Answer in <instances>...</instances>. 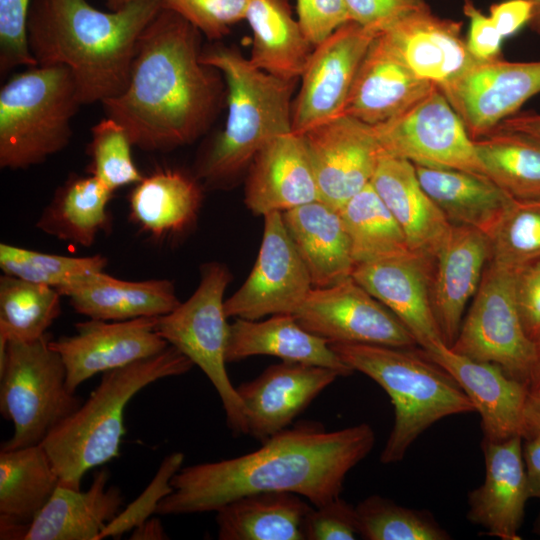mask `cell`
I'll return each instance as SVG.
<instances>
[{"label": "cell", "mask_w": 540, "mask_h": 540, "mask_svg": "<svg viewBox=\"0 0 540 540\" xmlns=\"http://www.w3.org/2000/svg\"><path fill=\"white\" fill-rule=\"evenodd\" d=\"M375 439L367 423L328 431L317 422H300L251 453L181 468L156 513L217 511L259 492L295 493L323 506L340 497L347 474L370 453Z\"/></svg>", "instance_id": "6da1fadb"}, {"label": "cell", "mask_w": 540, "mask_h": 540, "mask_svg": "<svg viewBox=\"0 0 540 540\" xmlns=\"http://www.w3.org/2000/svg\"><path fill=\"white\" fill-rule=\"evenodd\" d=\"M201 32L161 8L141 33L128 84L101 104L133 146L168 152L210 128L225 96L224 78L201 62Z\"/></svg>", "instance_id": "7a4b0ae2"}, {"label": "cell", "mask_w": 540, "mask_h": 540, "mask_svg": "<svg viewBox=\"0 0 540 540\" xmlns=\"http://www.w3.org/2000/svg\"><path fill=\"white\" fill-rule=\"evenodd\" d=\"M161 8V0L110 11L87 0H32L29 49L37 65L72 73L82 105L102 103L127 86L139 37Z\"/></svg>", "instance_id": "3957f363"}, {"label": "cell", "mask_w": 540, "mask_h": 540, "mask_svg": "<svg viewBox=\"0 0 540 540\" xmlns=\"http://www.w3.org/2000/svg\"><path fill=\"white\" fill-rule=\"evenodd\" d=\"M201 62L222 74L228 114L224 129L197 158L193 174L206 187L226 188L271 139L292 131L298 80L265 72L237 49L219 43L202 49Z\"/></svg>", "instance_id": "277c9868"}, {"label": "cell", "mask_w": 540, "mask_h": 540, "mask_svg": "<svg viewBox=\"0 0 540 540\" xmlns=\"http://www.w3.org/2000/svg\"><path fill=\"white\" fill-rule=\"evenodd\" d=\"M192 367L184 354L169 345L156 355L103 373L89 398L41 443L60 484L80 489L89 470L118 457L130 400L153 382L183 375Z\"/></svg>", "instance_id": "5b68a950"}, {"label": "cell", "mask_w": 540, "mask_h": 540, "mask_svg": "<svg viewBox=\"0 0 540 540\" xmlns=\"http://www.w3.org/2000/svg\"><path fill=\"white\" fill-rule=\"evenodd\" d=\"M353 370L374 380L390 397L394 425L380 454L383 464L401 461L417 438L437 421L475 408L458 382L414 348L332 343Z\"/></svg>", "instance_id": "8992f818"}, {"label": "cell", "mask_w": 540, "mask_h": 540, "mask_svg": "<svg viewBox=\"0 0 540 540\" xmlns=\"http://www.w3.org/2000/svg\"><path fill=\"white\" fill-rule=\"evenodd\" d=\"M82 105L64 66L28 67L0 90V167L27 169L62 151Z\"/></svg>", "instance_id": "52a82bcc"}, {"label": "cell", "mask_w": 540, "mask_h": 540, "mask_svg": "<svg viewBox=\"0 0 540 540\" xmlns=\"http://www.w3.org/2000/svg\"><path fill=\"white\" fill-rule=\"evenodd\" d=\"M50 341L45 335L7 342L0 358V412L14 429L1 450L41 444L82 404L67 387L64 362Z\"/></svg>", "instance_id": "ba28073f"}, {"label": "cell", "mask_w": 540, "mask_h": 540, "mask_svg": "<svg viewBox=\"0 0 540 540\" xmlns=\"http://www.w3.org/2000/svg\"><path fill=\"white\" fill-rule=\"evenodd\" d=\"M231 279L225 264L203 263L196 290L173 311L158 317L157 330L208 377L220 397L229 429L239 436L247 434L244 407L226 370L230 324L224 293Z\"/></svg>", "instance_id": "9c48e42d"}, {"label": "cell", "mask_w": 540, "mask_h": 540, "mask_svg": "<svg viewBox=\"0 0 540 540\" xmlns=\"http://www.w3.org/2000/svg\"><path fill=\"white\" fill-rule=\"evenodd\" d=\"M450 348L473 360L495 364L527 386L533 362V341L520 317L514 271L488 261Z\"/></svg>", "instance_id": "30bf717a"}, {"label": "cell", "mask_w": 540, "mask_h": 540, "mask_svg": "<svg viewBox=\"0 0 540 540\" xmlns=\"http://www.w3.org/2000/svg\"><path fill=\"white\" fill-rule=\"evenodd\" d=\"M373 129L386 155L414 165L486 176L474 140L438 87L403 113Z\"/></svg>", "instance_id": "8fae6325"}, {"label": "cell", "mask_w": 540, "mask_h": 540, "mask_svg": "<svg viewBox=\"0 0 540 540\" xmlns=\"http://www.w3.org/2000/svg\"><path fill=\"white\" fill-rule=\"evenodd\" d=\"M292 315L329 344L418 346L404 324L352 276L328 287H313Z\"/></svg>", "instance_id": "7c38bea8"}, {"label": "cell", "mask_w": 540, "mask_h": 540, "mask_svg": "<svg viewBox=\"0 0 540 540\" xmlns=\"http://www.w3.org/2000/svg\"><path fill=\"white\" fill-rule=\"evenodd\" d=\"M379 33L349 21L314 47L293 100L294 133L302 135L343 113L358 68Z\"/></svg>", "instance_id": "4fadbf2b"}, {"label": "cell", "mask_w": 540, "mask_h": 540, "mask_svg": "<svg viewBox=\"0 0 540 540\" xmlns=\"http://www.w3.org/2000/svg\"><path fill=\"white\" fill-rule=\"evenodd\" d=\"M263 217L262 242L254 266L241 287L225 300L228 318L259 320L268 315H292L313 288L282 213Z\"/></svg>", "instance_id": "5bb4252c"}, {"label": "cell", "mask_w": 540, "mask_h": 540, "mask_svg": "<svg viewBox=\"0 0 540 540\" xmlns=\"http://www.w3.org/2000/svg\"><path fill=\"white\" fill-rule=\"evenodd\" d=\"M320 201L339 211L371 183L383 154L373 126L340 114L302 134Z\"/></svg>", "instance_id": "9a60e30c"}, {"label": "cell", "mask_w": 540, "mask_h": 540, "mask_svg": "<svg viewBox=\"0 0 540 540\" xmlns=\"http://www.w3.org/2000/svg\"><path fill=\"white\" fill-rule=\"evenodd\" d=\"M158 317L124 321L89 319L75 325L76 333L50 341L61 356L69 390L98 373L151 357L169 344L157 330Z\"/></svg>", "instance_id": "2e32d148"}, {"label": "cell", "mask_w": 540, "mask_h": 540, "mask_svg": "<svg viewBox=\"0 0 540 540\" xmlns=\"http://www.w3.org/2000/svg\"><path fill=\"white\" fill-rule=\"evenodd\" d=\"M477 140L493 132L540 93V61L509 62L502 59L478 63L461 79L441 90Z\"/></svg>", "instance_id": "e0dca14e"}, {"label": "cell", "mask_w": 540, "mask_h": 540, "mask_svg": "<svg viewBox=\"0 0 540 540\" xmlns=\"http://www.w3.org/2000/svg\"><path fill=\"white\" fill-rule=\"evenodd\" d=\"M341 375L328 367L286 362L267 367L237 392L244 407L247 434L264 442L292 421Z\"/></svg>", "instance_id": "ac0fdd59"}, {"label": "cell", "mask_w": 540, "mask_h": 540, "mask_svg": "<svg viewBox=\"0 0 540 540\" xmlns=\"http://www.w3.org/2000/svg\"><path fill=\"white\" fill-rule=\"evenodd\" d=\"M382 36L420 78L445 90L477 62L461 34V23L436 16L427 5L385 27Z\"/></svg>", "instance_id": "d6986e66"}, {"label": "cell", "mask_w": 540, "mask_h": 540, "mask_svg": "<svg viewBox=\"0 0 540 540\" xmlns=\"http://www.w3.org/2000/svg\"><path fill=\"white\" fill-rule=\"evenodd\" d=\"M433 259L410 254L355 265L352 277L386 306L423 351L444 344L431 305Z\"/></svg>", "instance_id": "ffe728a7"}, {"label": "cell", "mask_w": 540, "mask_h": 540, "mask_svg": "<svg viewBox=\"0 0 540 540\" xmlns=\"http://www.w3.org/2000/svg\"><path fill=\"white\" fill-rule=\"evenodd\" d=\"M423 352L445 369L466 393L481 417L483 440L524 437L529 397L525 384L508 376L499 366L460 355L445 344Z\"/></svg>", "instance_id": "44dd1931"}, {"label": "cell", "mask_w": 540, "mask_h": 540, "mask_svg": "<svg viewBox=\"0 0 540 540\" xmlns=\"http://www.w3.org/2000/svg\"><path fill=\"white\" fill-rule=\"evenodd\" d=\"M490 254V239L485 233L452 225L433 259L431 305L448 347L459 333L466 306L479 288Z\"/></svg>", "instance_id": "7402d4cb"}, {"label": "cell", "mask_w": 540, "mask_h": 540, "mask_svg": "<svg viewBox=\"0 0 540 540\" xmlns=\"http://www.w3.org/2000/svg\"><path fill=\"white\" fill-rule=\"evenodd\" d=\"M484 482L468 495V520L487 535L501 540H520L525 506L530 498L523 438L482 441Z\"/></svg>", "instance_id": "603a6c76"}, {"label": "cell", "mask_w": 540, "mask_h": 540, "mask_svg": "<svg viewBox=\"0 0 540 540\" xmlns=\"http://www.w3.org/2000/svg\"><path fill=\"white\" fill-rule=\"evenodd\" d=\"M247 170L244 202L255 215L283 213L320 200L303 136L293 131L271 139Z\"/></svg>", "instance_id": "cb8c5ba5"}, {"label": "cell", "mask_w": 540, "mask_h": 540, "mask_svg": "<svg viewBox=\"0 0 540 540\" xmlns=\"http://www.w3.org/2000/svg\"><path fill=\"white\" fill-rule=\"evenodd\" d=\"M435 87L418 77L379 33L358 68L342 114L377 126L403 113Z\"/></svg>", "instance_id": "d4e9b609"}, {"label": "cell", "mask_w": 540, "mask_h": 540, "mask_svg": "<svg viewBox=\"0 0 540 540\" xmlns=\"http://www.w3.org/2000/svg\"><path fill=\"white\" fill-rule=\"evenodd\" d=\"M370 184L401 227L411 251L434 259L452 224L422 188L415 165L383 153Z\"/></svg>", "instance_id": "484cf974"}, {"label": "cell", "mask_w": 540, "mask_h": 540, "mask_svg": "<svg viewBox=\"0 0 540 540\" xmlns=\"http://www.w3.org/2000/svg\"><path fill=\"white\" fill-rule=\"evenodd\" d=\"M202 200L203 185L194 174L157 169L129 193V219L155 243L170 241L195 225Z\"/></svg>", "instance_id": "4316f807"}, {"label": "cell", "mask_w": 540, "mask_h": 540, "mask_svg": "<svg viewBox=\"0 0 540 540\" xmlns=\"http://www.w3.org/2000/svg\"><path fill=\"white\" fill-rule=\"evenodd\" d=\"M58 292L69 298L77 313L104 321L160 317L181 303L171 280L127 281L104 271L86 275Z\"/></svg>", "instance_id": "83f0119b"}, {"label": "cell", "mask_w": 540, "mask_h": 540, "mask_svg": "<svg viewBox=\"0 0 540 540\" xmlns=\"http://www.w3.org/2000/svg\"><path fill=\"white\" fill-rule=\"evenodd\" d=\"M109 478L104 467L94 474L86 491L59 484L24 540H99L123 503L121 490L108 485Z\"/></svg>", "instance_id": "f1b7e54d"}, {"label": "cell", "mask_w": 540, "mask_h": 540, "mask_svg": "<svg viewBox=\"0 0 540 540\" xmlns=\"http://www.w3.org/2000/svg\"><path fill=\"white\" fill-rule=\"evenodd\" d=\"M256 355L328 367L343 377L354 372L325 339L305 330L291 314H275L265 320L234 318L229 326L227 362Z\"/></svg>", "instance_id": "f546056e"}, {"label": "cell", "mask_w": 540, "mask_h": 540, "mask_svg": "<svg viewBox=\"0 0 540 540\" xmlns=\"http://www.w3.org/2000/svg\"><path fill=\"white\" fill-rule=\"evenodd\" d=\"M60 484L41 444L0 451V539L24 540Z\"/></svg>", "instance_id": "4dcf8cb0"}, {"label": "cell", "mask_w": 540, "mask_h": 540, "mask_svg": "<svg viewBox=\"0 0 540 540\" xmlns=\"http://www.w3.org/2000/svg\"><path fill=\"white\" fill-rule=\"evenodd\" d=\"M282 217L313 287H328L352 276L355 263L338 210L317 200L285 211Z\"/></svg>", "instance_id": "1f68e13d"}, {"label": "cell", "mask_w": 540, "mask_h": 540, "mask_svg": "<svg viewBox=\"0 0 540 540\" xmlns=\"http://www.w3.org/2000/svg\"><path fill=\"white\" fill-rule=\"evenodd\" d=\"M415 169L422 188L452 225L475 228L488 237L514 199L484 175L421 165Z\"/></svg>", "instance_id": "d6a6232c"}, {"label": "cell", "mask_w": 540, "mask_h": 540, "mask_svg": "<svg viewBox=\"0 0 540 540\" xmlns=\"http://www.w3.org/2000/svg\"><path fill=\"white\" fill-rule=\"evenodd\" d=\"M252 30L250 62L286 80H298L314 49L292 16L290 0H248L244 18Z\"/></svg>", "instance_id": "836d02e7"}, {"label": "cell", "mask_w": 540, "mask_h": 540, "mask_svg": "<svg viewBox=\"0 0 540 540\" xmlns=\"http://www.w3.org/2000/svg\"><path fill=\"white\" fill-rule=\"evenodd\" d=\"M312 506L290 492L239 497L216 512L220 540H305L303 523Z\"/></svg>", "instance_id": "e575fe53"}, {"label": "cell", "mask_w": 540, "mask_h": 540, "mask_svg": "<svg viewBox=\"0 0 540 540\" xmlns=\"http://www.w3.org/2000/svg\"><path fill=\"white\" fill-rule=\"evenodd\" d=\"M113 192L96 177L71 176L59 186L39 216L36 227L61 241L92 246L110 229L108 204Z\"/></svg>", "instance_id": "d590c367"}, {"label": "cell", "mask_w": 540, "mask_h": 540, "mask_svg": "<svg viewBox=\"0 0 540 540\" xmlns=\"http://www.w3.org/2000/svg\"><path fill=\"white\" fill-rule=\"evenodd\" d=\"M355 265L413 254L396 219L371 184L340 209Z\"/></svg>", "instance_id": "8d00e7d4"}, {"label": "cell", "mask_w": 540, "mask_h": 540, "mask_svg": "<svg viewBox=\"0 0 540 540\" xmlns=\"http://www.w3.org/2000/svg\"><path fill=\"white\" fill-rule=\"evenodd\" d=\"M474 144L486 176L514 199H540V142L495 130Z\"/></svg>", "instance_id": "74e56055"}, {"label": "cell", "mask_w": 540, "mask_h": 540, "mask_svg": "<svg viewBox=\"0 0 540 540\" xmlns=\"http://www.w3.org/2000/svg\"><path fill=\"white\" fill-rule=\"evenodd\" d=\"M57 289L3 274L0 277V336L32 341L46 335L61 314Z\"/></svg>", "instance_id": "f35d334b"}, {"label": "cell", "mask_w": 540, "mask_h": 540, "mask_svg": "<svg viewBox=\"0 0 540 540\" xmlns=\"http://www.w3.org/2000/svg\"><path fill=\"white\" fill-rule=\"evenodd\" d=\"M358 534L366 540H448L432 513L371 495L356 507Z\"/></svg>", "instance_id": "ab89813d"}, {"label": "cell", "mask_w": 540, "mask_h": 540, "mask_svg": "<svg viewBox=\"0 0 540 540\" xmlns=\"http://www.w3.org/2000/svg\"><path fill=\"white\" fill-rule=\"evenodd\" d=\"M108 263L101 254L74 257L0 244V268L6 275L37 284L64 288L82 277L104 271Z\"/></svg>", "instance_id": "60d3db41"}, {"label": "cell", "mask_w": 540, "mask_h": 540, "mask_svg": "<svg viewBox=\"0 0 540 540\" xmlns=\"http://www.w3.org/2000/svg\"><path fill=\"white\" fill-rule=\"evenodd\" d=\"M489 239V260L511 271L540 259V199H513Z\"/></svg>", "instance_id": "b9f144b4"}, {"label": "cell", "mask_w": 540, "mask_h": 540, "mask_svg": "<svg viewBox=\"0 0 540 540\" xmlns=\"http://www.w3.org/2000/svg\"><path fill=\"white\" fill-rule=\"evenodd\" d=\"M129 136L124 127L110 117L103 118L91 128L88 145V172L112 192L130 184H137L144 175L133 157Z\"/></svg>", "instance_id": "7bdbcfd3"}, {"label": "cell", "mask_w": 540, "mask_h": 540, "mask_svg": "<svg viewBox=\"0 0 540 540\" xmlns=\"http://www.w3.org/2000/svg\"><path fill=\"white\" fill-rule=\"evenodd\" d=\"M183 462L184 454L182 452H173L167 455L148 486L106 525L99 540L108 537L118 538L122 534L132 531L156 513L160 502L173 491L171 480L182 468Z\"/></svg>", "instance_id": "ee69618b"}, {"label": "cell", "mask_w": 540, "mask_h": 540, "mask_svg": "<svg viewBox=\"0 0 540 540\" xmlns=\"http://www.w3.org/2000/svg\"><path fill=\"white\" fill-rule=\"evenodd\" d=\"M161 5L186 19L209 40H218L232 25L244 20L248 0H161Z\"/></svg>", "instance_id": "f6af8a7d"}, {"label": "cell", "mask_w": 540, "mask_h": 540, "mask_svg": "<svg viewBox=\"0 0 540 540\" xmlns=\"http://www.w3.org/2000/svg\"><path fill=\"white\" fill-rule=\"evenodd\" d=\"M32 0H0V71L36 66L27 40V17Z\"/></svg>", "instance_id": "bcb514c9"}, {"label": "cell", "mask_w": 540, "mask_h": 540, "mask_svg": "<svg viewBox=\"0 0 540 540\" xmlns=\"http://www.w3.org/2000/svg\"><path fill=\"white\" fill-rule=\"evenodd\" d=\"M306 540H353L358 534L355 507L340 497L311 508L303 523Z\"/></svg>", "instance_id": "7dc6e473"}, {"label": "cell", "mask_w": 540, "mask_h": 540, "mask_svg": "<svg viewBox=\"0 0 540 540\" xmlns=\"http://www.w3.org/2000/svg\"><path fill=\"white\" fill-rule=\"evenodd\" d=\"M297 21L315 47L350 21L345 0H296Z\"/></svg>", "instance_id": "c3c4849f"}, {"label": "cell", "mask_w": 540, "mask_h": 540, "mask_svg": "<svg viewBox=\"0 0 540 540\" xmlns=\"http://www.w3.org/2000/svg\"><path fill=\"white\" fill-rule=\"evenodd\" d=\"M350 21L381 32L395 20L427 6L425 0H345Z\"/></svg>", "instance_id": "681fc988"}, {"label": "cell", "mask_w": 540, "mask_h": 540, "mask_svg": "<svg viewBox=\"0 0 540 540\" xmlns=\"http://www.w3.org/2000/svg\"><path fill=\"white\" fill-rule=\"evenodd\" d=\"M463 12L470 21L467 47L473 58L480 63L501 59L503 37L490 16L476 8L472 0H464Z\"/></svg>", "instance_id": "f907efd6"}, {"label": "cell", "mask_w": 540, "mask_h": 540, "mask_svg": "<svg viewBox=\"0 0 540 540\" xmlns=\"http://www.w3.org/2000/svg\"><path fill=\"white\" fill-rule=\"evenodd\" d=\"M514 275L520 317L532 339L540 330V259L522 266Z\"/></svg>", "instance_id": "816d5d0a"}, {"label": "cell", "mask_w": 540, "mask_h": 540, "mask_svg": "<svg viewBox=\"0 0 540 540\" xmlns=\"http://www.w3.org/2000/svg\"><path fill=\"white\" fill-rule=\"evenodd\" d=\"M531 15L532 6L525 0H507L490 8V18L503 38L513 35L529 23Z\"/></svg>", "instance_id": "f5cc1de1"}, {"label": "cell", "mask_w": 540, "mask_h": 540, "mask_svg": "<svg viewBox=\"0 0 540 540\" xmlns=\"http://www.w3.org/2000/svg\"><path fill=\"white\" fill-rule=\"evenodd\" d=\"M523 459L530 498L540 500V434L523 438Z\"/></svg>", "instance_id": "db71d44e"}, {"label": "cell", "mask_w": 540, "mask_h": 540, "mask_svg": "<svg viewBox=\"0 0 540 540\" xmlns=\"http://www.w3.org/2000/svg\"><path fill=\"white\" fill-rule=\"evenodd\" d=\"M495 130L519 133L540 142V113H516L502 121Z\"/></svg>", "instance_id": "11a10c76"}, {"label": "cell", "mask_w": 540, "mask_h": 540, "mask_svg": "<svg viewBox=\"0 0 540 540\" xmlns=\"http://www.w3.org/2000/svg\"><path fill=\"white\" fill-rule=\"evenodd\" d=\"M130 539L132 540H163L169 539L162 522L158 518L150 517L134 529Z\"/></svg>", "instance_id": "9f6ffc18"}, {"label": "cell", "mask_w": 540, "mask_h": 540, "mask_svg": "<svg viewBox=\"0 0 540 540\" xmlns=\"http://www.w3.org/2000/svg\"><path fill=\"white\" fill-rule=\"evenodd\" d=\"M533 362L527 384L529 396L540 398V330L532 337Z\"/></svg>", "instance_id": "6f0895ef"}, {"label": "cell", "mask_w": 540, "mask_h": 540, "mask_svg": "<svg viewBox=\"0 0 540 540\" xmlns=\"http://www.w3.org/2000/svg\"><path fill=\"white\" fill-rule=\"evenodd\" d=\"M537 433L540 434V398L529 396L525 411V434L523 438Z\"/></svg>", "instance_id": "680465c9"}, {"label": "cell", "mask_w": 540, "mask_h": 540, "mask_svg": "<svg viewBox=\"0 0 540 540\" xmlns=\"http://www.w3.org/2000/svg\"><path fill=\"white\" fill-rule=\"evenodd\" d=\"M532 6V15L529 26L533 31L540 34V0H525Z\"/></svg>", "instance_id": "91938a15"}, {"label": "cell", "mask_w": 540, "mask_h": 540, "mask_svg": "<svg viewBox=\"0 0 540 540\" xmlns=\"http://www.w3.org/2000/svg\"><path fill=\"white\" fill-rule=\"evenodd\" d=\"M109 10H117L135 0H104Z\"/></svg>", "instance_id": "94428289"}, {"label": "cell", "mask_w": 540, "mask_h": 540, "mask_svg": "<svg viewBox=\"0 0 540 540\" xmlns=\"http://www.w3.org/2000/svg\"><path fill=\"white\" fill-rule=\"evenodd\" d=\"M539 528H540V522H539Z\"/></svg>", "instance_id": "6125c7cd"}]
</instances>
